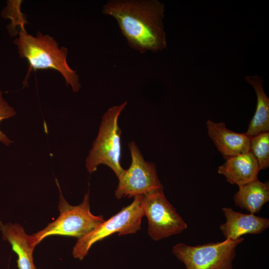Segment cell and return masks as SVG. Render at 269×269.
I'll list each match as a JSON object with an SVG mask.
<instances>
[{"mask_svg":"<svg viewBox=\"0 0 269 269\" xmlns=\"http://www.w3.org/2000/svg\"><path fill=\"white\" fill-rule=\"evenodd\" d=\"M127 105V102L110 108L103 115L97 136L86 160L90 174L95 171L100 164L109 167L118 178L124 169L121 165V131L119 118Z\"/></svg>","mask_w":269,"mask_h":269,"instance_id":"3","label":"cell"},{"mask_svg":"<svg viewBox=\"0 0 269 269\" xmlns=\"http://www.w3.org/2000/svg\"><path fill=\"white\" fill-rule=\"evenodd\" d=\"M226 222L220 226L225 239L237 240L246 234H260L269 227V219L254 214H243L223 207Z\"/></svg>","mask_w":269,"mask_h":269,"instance_id":"9","label":"cell"},{"mask_svg":"<svg viewBox=\"0 0 269 269\" xmlns=\"http://www.w3.org/2000/svg\"><path fill=\"white\" fill-rule=\"evenodd\" d=\"M2 238L11 246L17 256L18 269H36L33 257L36 246L32 235H27L23 227L17 223L3 224L0 221Z\"/></svg>","mask_w":269,"mask_h":269,"instance_id":"11","label":"cell"},{"mask_svg":"<svg viewBox=\"0 0 269 269\" xmlns=\"http://www.w3.org/2000/svg\"><path fill=\"white\" fill-rule=\"evenodd\" d=\"M142 208L148 220V235L154 241L179 234L187 228V224L166 199L163 189L143 195Z\"/></svg>","mask_w":269,"mask_h":269,"instance_id":"8","label":"cell"},{"mask_svg":"<svg viewBox=\"0 0 269 269\" xmlns=\"http://www.w3.org/2000/svg\"><path fill=\"white\" fill-rule=\"evenodd\" d=\"M245 80L254 88L257 96L256 111L245 133L252 137L269 132V98L264 89L262 77L257 75L246 76Z\"/></svg>","mask_w":269,"mask_h":269,"instance_id":"13","label":"cell"},{"mask_svg":"<svg viewBox=\"0 0 269 269\" xmlns=\"http://www.w3.org/2000/svg\"><path fill=\"white\" fill-rule=\"evenodd\" d=\"M206 127L208 135L224 159L250 151L251 137L245 133L233 132L226 127L224 122L208 120Z\"/></svg>","mask_w":269,"mask_h":269,"instance_id":"10","label":"cell"},{"mask_svg":"<svg viewBox=\"0 0 269 269\" xmlns=\"http://www.w3.org/2000/svg\"><path fill=\"white\" fill-rule=\"evenodd\" d=\"M235 204L254 214L259 212L269 201V183L258 179L239 187L234 196Z\"/></svg>","mask_w":269,"mask_h":269,"instance_id":"14","label":"cell"},{"mask_svg":"<svg viewBox=\"0 0 269 269\" xmlns=\"http://www.w3.org/2000/svg\"><path fill=\"white\" fill-rule=\"evenodd\" d=\"M260 170L255 157L250 151L226 159L218 167V172L230 183L240 187L257 179Z\"/></svg>","mask_w":269,"mask_h":269,"instance_id":"12","label":"cell"},{"mask_svg":"<svg viewBox=\"0 0 269 269\" xmlns=\"http://www.w3.org/2000/svg\"><path fill=\"white\" fill-rule=\"evenodd\" d=\"M250 151L255 157L260 170L269 166V132L251 137Z\"/></svg>","mask_w":269,"mask_h":269,"instance_id":"15","label":"cell"},{"mask_svg":"<svg viewBox=\"0 0 269 269\" xmlns=\"http://www.w3.org/2000/svg\"><path fill=\"white\" fill-rule=\"evenodd\" d=\"M24 23L20 24L19 37L14 43L17 46L18 52L21 58H26L29 68L24 82L32 70L52 69L59 72L67 85H71L73 91L77 92L81 85L78 75L68 66L66 57L68 50L65 47L59 48L58 43L48 35H43L39 31L36 36L28 34L25 31Z\"/></svg>","mask_w":269,"mask_h":269,"instance_id":"2","label":"cell"},{"mask_svg":"<svg viewBox=\"0 0 269 269\" xmlns=\"http://www.w3.org/2000/svg\"><path fill=\"white\" fill-rule=\"evenodd\" d=\"M16 114L14 110L10 107L3 99L2 92L0 90V122L4 119H7L14 116ZM0 141L8 146L13 142L8 138L5 134L0 130Z\"/></svg>","mask_w":269,"mask_h":269,"instance_id":"16","label":"cell"},{"mask_svg":"<svg viewBox=\"0 0 269 269\" xmlns=\"http://www.w3.org/2000/svg\"><path fill=\"white\" fill-rule=\"evenodd\" d=\"M244 240L241 237L195 246L181 243L173 247L172 253L186 269H233L236 249Z\"/></svg>","mask_w":269,"mask_h":269,"instance_id":"6","label":"cell"},{"mask_svg":"<svg viewBox=\"0 0 269 269\" xmlns=\"http://www.w3.org/2000/svg\"><path fill=\"white\" fill-rule=\"evenodd\" d=\"M56 180L60 193L58 207L60 215L44 229L32 235L36 245L45 238L52 235L81 238L105 221L103 216H95L91 212L89 192L80 205L72 206L63 197Z\"/></svg>","mask_w":269,"mask_h":269,"instance_id":"4","label":"cell"},{"mask_svg":"<svg viewBox=\"0 0 269 269\" xmlns=\"http://www.w3.org/2000/svg\"><path fill=\"white\" fill-rule=\"evenodd\" d=\"M134 197L131 204L123 207L117 214L78 239L73 249L74 258L83 260L94 244L114 233H117L119 236H121L134 234L140 230L141 220L144 216L143 195Z\"/></svg>","mask_w":269,"mask_h":269,"instance_id":"5","label":"cell"},{"mask_svg":"<svg viewBox=\"0 0 269 269\" xmlns=\"http://www.w3.org/2000/svg\"><path fill=\"white\" fill-rule=\"evenodd\" d=\"M165 5L157 0H111L103 12L114 17L129 46L141 53L166 48L163 20Z\"/></svg>","mask_w":269,"mask_h":269,"instance_id":"1","label":"cell"},{"mask_svg":"<svg viewBox=\"0 0 269 269\" xmlns=\"http://www.w3.org/2000/svg\"><path fill=\"white\" fill-rule=\"evenodd\" d=\"M132 161L129 168L124 170L118 178L115 191L117 199L143 195L151 192L163 189L157 176L154 163L146 161L134 141L129 143Z\"/></svg>","mask_w":269,"mask_h":269,"instance_id":"7","label":"cell"}]
</instances>
